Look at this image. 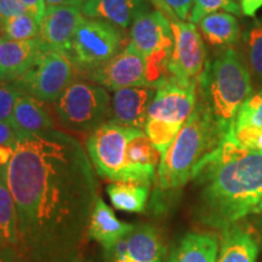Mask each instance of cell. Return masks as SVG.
<instances>
[{
  "label": "cell",
  "mask_w": 262,
  "mask_h": 262,
  "mask_svg": "<svg viewBox=\"0 0 262 262\" xmlns=\"http://www.w3.org/2000/svg\"><path fill=\"white\" fill-rule=\"evenodd\" d=\"M225 139L220 127L196 98L191 117L160 159L150 206L164 210L171 203L173 194L193 179L203 160Z\"/></svg>",
  "instance_id": "3957f363"
},
{
  "label": "cell",
  "mask_w": 262,
  "mask_h": 262,
  "mask_svg": "<svg viewBox=\"0 0 262 262\" xmlns=\"http://www.w3.org/2000/svg\"><path fill=\"white\" fill-rule=\"evenodd\" d=\"M242 126L262 129V90L249 95L239 108L233 129Z\"/></svg>",
  "instance_id": "83f0119b"
},
{
  "label": "cell",
  "mask_w": 262,
  "mask_h": 262,
  "mask_svg": "<svg viewBox=\"0 0 262 262\" xmlns=\"http://www.w3.org/2000/svg\"><path fill=\"white\" fill-rule=\"evenodd\" d=\"M219 10H224L229 14L241 16L242 12L241 5L234 0H194L193 8L189 15V22L198 24L205 16L217 12Z\"/></svg>",
  "instance_id": "f1b7e54d"
},
{
  "label": "cell",
  "mask_w": 262,
  "mask_h": 262,
  "mask_svg": "<svg viewBox=\"0 0 262 262\" xmlns=\"http://www.w3.org/2000/svg\"><path fill=\"white\" fill-rule=\"evenodd\" d=\"M2 41H3V39H2V38H0V45H2Z\"/></svg>",
  "instance_id": "7bdbcfd3"
},
{
  "label": "cell",
  "mask_w": 262,
  "mask_h": 262,
  "mask_svg": "<svg viewBox=\"0 0 262 262\" xmlns=\"http://www.w3.org/2000/svg\"><path fill=\"white\" fill-rule=\"evenodd\" d=\"M28 12L19 0H0V22L12 16Z\"/></svg>",
  "instance_id": "1f68e13d"
},
{
  "label": "cell",
  "mask_w": 262,
  "mask_h": 262,
  "mask_svg": "<svg viewBox=\"0 0 262 262\" xmlns=\"http://www.w3.org/2000/svg\"><path fill=\"white\" fill-rule=\"evenodd\" d=\"M199 32L211 48H233L241 39V25L233 14L225 11L212 12L198 22Z\"/></svg>",
  "instance_id": "603a6c76"
},
{
  "label": "cell",
  "mask_w": 262,
  "mask_h": 262,
  "mask_svg": "<svg viewBox=\"0 0 262 262\" xmlns=\"http://www.w3.org/2000/svg\"><path fill=\"white\" fill-rule=\"evenodd\" d=\"M19 137V134L11 123L0 122V147L15 146Z\"/></svg>",
  "instance_id": "d6a6232c"
},
{
  "label": "cell",
  "mask_w": 262,
  "mask_h": 262,
  "mask_svg": "<svg viewBox=\"0 0 262 262\" xmlns=\"http://www.w3.org/2000/svg\"><path fill=\"white\" fill-rule=\"evenodd\" d=\"M196 85L198 80L185 84L169 78L157 86L147 114L145 133L162 156L194 111L198 98Z\"/></svg>",
  "instance_id": "5b68a950"
},
{
  "label": "cell",
  "mask_w": 262,
  "mask_h": 262,
  "mask_svg": "<svg viewBox=\"0 0 262 262\" xmlns=\"http://www.w3.org/2000/svg\"><path fill=\"white\" fill-rule=\"evenodd\" d=\"M196 91L198 101L227 137L239 108L253 91L250 71L234 48L220 50L214 58L206 60Z\"/></svg>",
  "instance_id": "277c9868"
},
{
  "label": "cell",
  "mask_w": 262,
  "mask_h": 262,
  "mask_svg": "<svg viewBox=\"0 0 262 262\" xmlns=\"http://www.w3.org/2000/svg\"><path fill=\"white\" fill-rule=\"evenodd\" d=\"M19 94L12 83L0 81V122L11 123Z\"/></svg>",
  "instance_id": "f546056e"
},
{
  "label": "cell",
  "mask_w": 262,
  "mask_h": 262,
  "mask_svg": "<svg viewBox=\"0 0 262 262\" xmlns=\"http://www.w3.org/2000/svg\"><path fill=\"white\" fill-rule=\"evenodd\" d=\"M86 74L88 79L113 93L124 88L148 85L146 57L131 41L110 61Z\"/></svg>",
  "instance_id": "8fae6325"
},
{
  "label": "cell",
  "mask_w": 262,
  "mask_h": 262,
  "mask_svg": "<svg viewBox=\"0 0 262 262\" xmlns=\"http://www.w3.org/2000/svg\"><path fill=\"white\" fill-rule=\"evenodd\" d=\"M47 6H75L81 8L86 0H44Z\"/></svg>",
  "instance_id": "d590c367"
},
{
  "label": "cell",
  "mask_w": 262,
  "mask_h": 262,
  "mask_svg": "<svg viewBox=\"0 0 262 262\" xmlns=\"http://www.w3.org/2000/svg\"><path fill=\"white\" fill-rule=\"evenodd\" d=\"M219 239L209 232H188L173 245L168 262H216Z\"/></svg>",
  "instance_id": "44dd1931"
},
{
  "label": "cell",
  "mask_w": 262,
  "mask_h": 262,
  "mask_svg": "<svg viewBox=\"0 0 262 262\" xmlns=\"http://www.w3.org/2000/svg\"><path fill=\"white\" fill-rule=\"evenodd\" d=\"M122 42L119 27L103 19L84 18L75 32L68 56L78 70L89 73L116 56Z\"/></svg>",
  "instance_id": "9c48e42d"
},
{
  "label": "cell",
  "mask_w": 262,
  "mask_h": 262,
  "mask_svg": "<svg viewBox=\"0 0 262 262\" xmlns=\"http://www.w3.org/2000/svg\"><path fill=\"white\" fill-rule=\"evenodd\" d=\"M78 262H91V261H83V260H79Z\"/></svg>",
  "instance_id": "b9f144b4"
},
{
  "label": "cell",
  "mask_w": 262,
  "mask_h": 262,
  "mask_svg": "<svg viewBox=\"0 0 262 262\" xmlns=\"http://www.w3.org/2000/svg\"><path fill=\"white\" fill-rule=\"evenodd\" d=\"M169 19L173 39L169 62L170 78L180 83H193L201 77L208 60L204 39L193 22L173 16H169Z\"/></svg>",
  "instance_id": "30bf717a"
},
{
  "label": "cell",
  "mask_w": 262,
  "mask_h": 262,
  "mask_svg": "<svg viewBox=\"0 0 262 262\" xmlns=\"http://www.w3.org/2000/svg\"><path fill=\"white\" fill-rule=\"evenodd\" d=\"M262 8V0H241V9L244 16L254 18Z\"/></svg>",
  "instance_id": "e575fe53"
},
{
  "label": "cell",
  "mask_w": 262,
  "mask_h": 262,
  "mask_svg": "<svg viewBox=\"0 0 262 262\" xmlns=\"http://www.w3.org/2000/svg\"><path fill=\"white\" fill-rule=\"evenodd\" d=\"M0 229L14 250L17 244V211L6 179V166H0Z\"/></svg>",
  "instance_id": "d4e9b609"
},
{
  "label": "cell",
  "mask_w": 262,
  "mask_h": 262,
  "mask_svg": "<svg viewBox=\"0 0 262 262\" xmlns=\"http://www.w3.org/2000/svg\"><path fill=\"white\" fill-rule=\"evenodd\" d=\"M260 239L250 226L241 222L222 229L221 247L216 262H256Z\"/></svg>",
  "instance_id": "d6986e66"
},
{
  "label": "cell",
  "mask_w": 262,
  "mask_h": 262,
  "mask_svg": "<svg viewBox=\"0 0 262 262\" xmlns=\"http://www.w3.org/2000/svg\"><path fill=\"white\" fill-rule=\"evenodd\" d=\"M11 124L19 135L39 134L55 129L54 118L45 107V102L26 94H19Z\"/></svg>",
  "instance_id": "7402d4cb"
},
{
  "label": "cell",
  "mask_w": 262,
  "mask_h": 262,
  "mask_svg": "<svg viewBox=\"0 0 262 262\" xmlns=\"http://www.w3.org/2000/svg\"><path fill=\"white\" fill-rule=\"evenodd\" d=\"M247 60L251 74L262 88V18H254L244 35Z\"/></svg>",
  "instance_id": "4316f807"
},
{
  "label": "cell",
  "mask_w": 262,
  "mask_h": 262,
  "mask_svg": "<svg viewBox=\"0 0 262 262\" xmlns=\"http://www.w3.org/2000/svg\"><path fill=\"white\" fill-rule=\"evenodd\" d=\"M162 155L143 130L130 140L126 149L127 182L150 186L155 183Z\"/></svg>",
  "instance_id": "2e32d148"
},
{
  "label": "cell",
  "mask_w": 262,
  "mask_h": 262,
  "mask_svg": "<svg viewBox=\"0 0 262 262\" xmlns=\"http://www.w3.org/2000/svg\"><path fill=\"white\" fill-rule=\"evenodd\" d=\"M96 170L77 137L19 135L6 166L17 211L14 262H78L98 198Z\"/></svg>",
  "instance_id": "6da1fadb"
},
{
  "label": "cell",
  "mask_w": 262,
  "mask_h": 262,
  "mask_svg": "<svg viewBox=\"0 0 262 262\" xmlns=\"http://www.w3.org/2000/svg\"><path fill=\"white\" fill-rule=\"evenodd\" d=\"M27 11L40 24L42 16H44L45 11H47V4L44 0H19Z\"/></svg>",
  "instance_id": "836d02e7"
},
{
  "label": "cell",
  "mask_w": 262,
  "mask_h": 262,
  "mask_svg": "<svg viewBox=\"0 0 262 262\" xmlns=\"http://www.w3.org/2000/svg\"><path fill=\"white\" fill-rule=\"evenodd\" d=\"M84 18L81 10L75 6H47L38 39L47 50L68 54L75 32Z\"/></svg>",
  "instance_id": "4fadbf2b"
},
{
  "label": "cell",
  "mask_w": 262,
  "mask_h": 262,
  "mask_svg": "<svg viewBox=\"0 0 262 262\" xmlns=\"http://www.w3.org/2000/svg\"><path fill=\"white\" fill-rule=\"evenodd\" d=\"M192 180L199 188L196 221L222 231L253 214L262 199V152L227 137L203 160Z\"/></svg>",
  "instance_id": "7a4b0ae2"
},
{
  "label": "cell",
  "mask_w": 262,
  "mask_h": 262,
  "mask_svg": "<svg viewBox=\"0 0 262 262\" xmlns=\"http://www.w3.org/2000/svg\"><path fill=\"white\" fill-rule=\"evenodd\" d=\"M194 0H159V5L168 12V15L182 19H189Z\"/></svg>",
  "instance_id": "4dcf8cb0"
},
{
  "label": "cell",
  "mask_w": 262,
  "mask_h": 262,
  "mask_svg": "<svg viewBox=\"0 0 262 262\" xmlns=\"http://www.w3.org/2000/svg\"><path fill=\"white\" fill-rule=\"evenodd\" d=\"M150 9V0H86L80 10L84 16L110 22L125 29Z\"/></svg>",
  "instance_id": "ac0fdd59"
},
{
  "label": "cell",
  "mask_w": 262,
  "mask_h": 262,
  "mask_svg": "<svg viewBox=\"0 0 262 262\" xmlns=\"http://www.w3.org/2000/svg\"><path fill=\"white\" fill-rule=\"evenodd\" d=\"M140 131L111 119L89 133L85 149L97 175L113 182H127V145Z\"/></svg>",
  "instance_id": "ba28073f"
},
{
  "label": "cell",
  "mask_w": 262,
  "mask_h": 262,
  "mask_svg": "<svg viewBox=\"0 0 262 262\" xmlns=\"http://www.w3.org/2000/svg\"><path fill=\"white\" fill-rule=\"evenodd\" d=\"M239 2H241V0H239Z\"/></svg>",
  "instance_id": "ee69618b"
},
{
  "label": "cell",
  "mask_w": 262,
  "mask_h": 262,
  "mask_svg": "<svg viewBox=\"0 0 262 262\" xmlns=\"http://www.w3.org/2000/svg\"><path fill=\"white\" fill-rule=\"evenodd\" d=\"M0 262H14V250L8 249V250L0 253Z\"/></svg>",
  "instance_id": "74e56055"
},
{
  "label": "cell",
  "mask_w": 262,
  "mask_h": 262,
  "mask_svg": "<svg viewBox=\"0 0 262 262\" xmlns=\"http://www.w3.org/2000/svg\"><path fill=\"white\" fill-rule=\"evenodd\" d=\"M45 50L38 38L31 40H4L0 45V81L12 83L34 64Z\"/></svg>",
  "instance_id": "e0dca14e"
},
{
  "label": "cell",
  "mask_w": 262,
  "mask_h": 262,
  "mask_svg": "<svg viewBox=\"0 0 262 262\" xmlns=\"http://www.w3.org/2000/svg\"><path fill=\"white\" fill-rule=\"evenodd\" d=\"M166 247L155 226L140 224L111 248L104 249L103 260L127 258L133 262H156L165 258Z\"/></svg>",
  "instance_id": "7c38bea8"
},
{
  "label": "cell",
  "mask_w": 262,
  "mask_h": 262,
  "mask_svg": "<svg viewBox=\"0 0 262 262\" xmlns=\"http://www.w3.org/2000/svg\"><path fill=\"white\" fill-rule=\"evenodd\" d=\"M253 214H255V215L257 216L258 221H260V224L262 225V199H261L260 202H258V204H257L256 206H255Z\"/></svg>",
  "instance_id": "ab89813d"
},
{
  "label": "cell",
  "mask_w": 262,
  "mask_h": 262,
  "mask_svg": "<svg viewBox=\"0 0 262 262\" xmlns=\"http://www.w3.org/2000/svg\"><path fill=\"white\" fill-rule=\"evenodd\" d=\"M155 94L156 88L149 85L124 88L114 91L111 119L120 125L145 131L147 114Z\"/></svg>",
  "instance_id": "9a60e30c"
},
{
  "label": "cell",
  "mask_w": 262,
  "mask_h": 262,
  "mask_svg": "<svg viewBox=\"0 0 262 262\" xmlns=\"http://www.w3.org/2000/svg\"><path fill=\"white\" fill-rule=\"evenodd\" d=\"M79 70L68 54L56 50H47L39 55L26 73L12 81L21 94L29 95L45 103H55L61 94L74 80Z\"/></svg>",
  "instance_id": "52a82bcc"
},
{
  "label": "cell",
  "mask_w": 262,
  "mask_h": 262,
  "mask_svg": "<svg viewBox=\"0 0 262 262\" xmlns=\"http://www.w3.org/2000/svg\"><path fill=\"white\" fill-rule=\"evenodd\" d=\"M148 185L135 182H112L106 191L110 201L118 210L125 212H145L149 195Z\"/></svg>",
  "instance_id": "cb8c5ba5"
},
{
  "label": "cell",
  "mask_w": 262,
  "mask_h": 262,
  "mask_svg": "<svg viewBox=\"0 0 262 262\" xmlns=\"http://www.w3.org/2000/svg\"><path fill=\"white\" fill-rule=\"evenodd\" d=\"M54 104L61 126L72 133H91L112 117L108 90L91 80H74Z\"/></svg>",
  "instance_id": "8992f818"
},
{
  "label": "cell",
  "mask_w": 262,
  "mask_h": 262,
  "mask_svg": "<svg viewBox=\"0 0 262 262\" xmlns=\"http://www.w3.org/2000/svg\"><path fill=\"white\" fill-rule=\"evenodd\" d=\"M134 228L135 225L120 221L112 208L98 196L90 216L88 237L100 243L103 249H108L129 234Z\"/></svg>",
  "instance_id": "ffe728a7"
},
{
  "label": "cell",
  "mask_w": 262,
  "mask_h": 262,
  "mask_svg": "<svg viewBox=\"0 0 262 262\" xmlns=\"http://www.w3.org/2000/svg\"><path fill=\"white\" fill-rule=\"evenodd\" d=\"M15 146H2L0 147V166H8V164L14 155Z\"/></svg>",
  "instance_id": "8d00e7d4"
},
{
  "label": "cell",
  "mask_w": 262,
  "mask_h": 262,
  "mask_svg": "<svg viewBox=\"0 0 262 262\" xmlns=\"http://www.w3.org/2000/svg\"><path fill=\"white\" fill-rule=\"evenodd\" d=\"M40 24L29 12L0 22V38L4 40H31L39 37Z\"/></svg>",
  "instance_id": "484cf974"
},
{
  "label": "cell",
  "mask_w": 262,
  "mask_h": 262,
  "mask_svg": "<svg viewBox=\"0 0 262 262\" xmlns=\"http://www.w3.org/2000/svg\"><path fill=\"white\" fill-rule=\"evenodd\" d=\"M8 249H11V248H10L8 243H6V239L4 237V234H3L2 229H0V253H2V251L8 250ZM11 250H12V249H11Z\"/></svg>",
  "instance_id": "f35d334b"
},
{
  "label": "cell",
  "mask_w": 262,
  "mask_h": 262,
  "mask_svg": "<svg viewBox=\"0 0 262 262\" xmlns=\"http://www.w3.org/2000/svg\"><path fill=\"white\" fill-rule=\"evenodd\" d=\"M130 41L146 60L157 52L172 49L173 39L169 16L152 8L142 12L131 25Z\"/></svg>",
  "instance_id": "5bb4252c"
},
{
  "label": "cell",
  "mask_w": 262,
  "mask_h": 262,
  "mask_svg": "<svg viewBox=\"0 0 262 262\" xmlns=\"http://www.w3.org/2000/svg\"><path fill=\"white\" fill-rule=\"evenodd\" d=\"M165 258H163V260H159V261H156V262H164ZM104 262H133L130 260H127V258H120V260H104Z\"/></svg>",
  "instance_id": "60d3db41"
}]
</instances>
